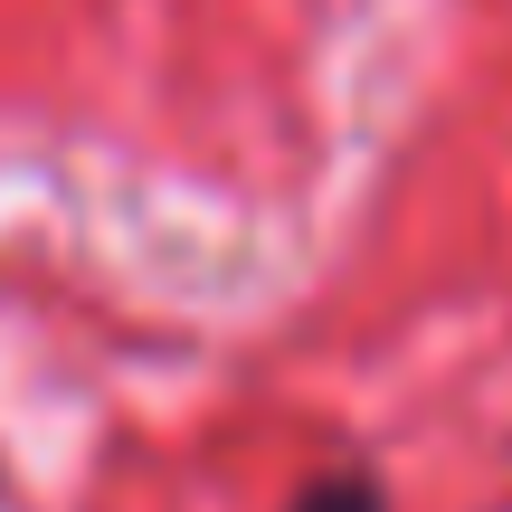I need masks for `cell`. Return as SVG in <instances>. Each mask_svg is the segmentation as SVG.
I'll list each match as a JSON object with an SVG mask.
<instances>
[{"instance_id": "obj_1", "label": "cell", "mask_w": 512, "mask_h": 512, "mask_svg": "<svg viewBox=\"0 0 512 512\" xmlns=\"http://www.w3.org/2000/svg\"><path fill=\"white\" fill-rule=\"evenodd\" d=\"M285 512H389V494H380L370 475H313Z\"/></svg>"}]
</instances>
